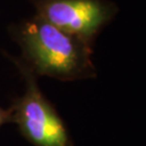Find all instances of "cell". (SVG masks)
<instances>
[{
	"instance_id": "3957f363",
	"label": "cell",
	"mask_w": 146,
	"mask_h": 146,
	"mask_svg": "<svg viewBox=\"0 0 146 146\" xmlns=\"http://www.w3.org/2000/svg\"><path fill=\"white\" fill-rule=\"evenodd\" d=\"M36 14L62 31L93 46L96 37L118 13L110 0H29Z\"/></svg>"
},
{
	"instance_id": "7a4b0ae2",
	"label": "cell",
	"mask_w": 146,
	"mask_h": 146,
	"mask_svg": "<svg viewBox=\"0 0 146 146\" xmlns=\"http://www.w3.org/2000/svg\"><path fill=\"white\" fill-rule=\"evenodd\" d=\"M20 70L25 91L11 105L12 123L35 146H74L66 125L49 100L42 94L37 77L20 58L7 55Z\"/></svg>"
},
{
	"instance_id": "277c9868",
	"label": "cell",
	"mask_w": 146,
	"mask_h": 146,
	"mask_svg": "<svg viewBox=\"0 0 146 146\" xmlns=\"http://www.w3.org/2000/svg\"><path fill=\"white\" fill-rule=\"evenodd\" d=\"M12 114L13 110L12 107L3 108L0 106V128L5 123H12Z\"/></svg>"
},
{
	"instance_id": "6da1fadb",
	"label": "cell",
	"mask_w": 146,
	"mask_h": 146,
	"mask_svg": "<svg viewBox=\"0 0 146 146\" xmlns=\"http://www.w3.org/2000/svg\"><path fill=\"white\" fill-rule=\"evenodd\" d=\"M9 31L21 48L20 58L37 77L47 76L61 81L96 78L93 46L39 15L22 20Z\"/></svg>"
}]
</instances>
